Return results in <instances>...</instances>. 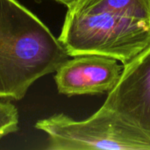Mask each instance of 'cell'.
Wrapping results in <instances>:
<instances>
[{"label":"cell","mask_w":150,"mask_h":150,"mask_svg":"<svg viewBox=\"0 0 150 150\" xmlns=\"http://www.w3.org/2000/svg\"><path fill=\"white\" fill-rule=\"evenodd\" d=\"M124 64L117 59L94 54L74 56L56 70L58 91L68 97L111 91L120 81Z\"/></svg>","instance_id":"obj_4"},{"label":"cell","mask_w":150,"mask_h":150,"mask_svg":"<svg viewBox=\"0 0 150 150\" xmlns=\"http://www.w3.org/2000/svg\"><path fill=\"white\" fill-rule=\"evenodd\" d=\"M54 1H56V2H58V3H60V4H65L66 6H68L69 4H70L71 3H73V2L76 1V0H54Z\"/></svg>","instance_id":"obj_7"},{"label":"cell","mask_w":150,"mask_h":150,"mask_svg":"<svg viewBox=\"0 0 150 150\" xmlns=\"http://www.w3.org/2000/svg\"><path fill=\"white\" fill-rule=\"evenodd\" d=\"M103 105L150 132V45L124 65L120 81Z\"/></svg>","instance_id":"obj_5"},{"label":"cell","mask_w":150,"mask_h":150,"mask_svg":"<svg viewBox=\"0 0 150 150\" xmlns=\"http://www.w3.org/2000/svg\"><path fill=\"white\" fill-rule=\"evenodd\" d=\"M35 127L48 136V150H150V132L105 105L83 120L60 113Z\"/></svg>","instance_id":"obj_3"},{"label":"cell","mask_w":150,"mask_h":150,"mask_svg":"<svg viewBox=\"0 0 150 150\" xmlns=\"http://www.w3.org/2000/svg\"><path fill=\"white\" fill-rule=\"evenodd\" d=\"M69 54L58 38L17 0H0V98L21 100Z\"/></svg>","instance_id":"obj_2"},{"label":"cell","mask_w":150,"mask_h":150,"mask_svg":"<svg viewBox=\"0 0 150 150\" xmlns=\"http://www.w3.org/2000/svg\"><path fill=\"white\" fill-rule=\"evenodd\" d=\"M59 40L69 56L94 54L124 65L150 45V0H76Z\"/></svg>","instance_id":"obj_1"},{"label":"cell","mask_w":150,"mask_h":150,"mask_svg":"<svg viewBox=\"0 0 150 150\" xmlns=\"http://www.w3.org/2000/svg\"><path fill=\"white\" fill-rule=\"evenodd\" d=\"M18 129V112L11 102L0 101V139Z\"/></svg>","instance_id":"obj_6"}]
</instances>
